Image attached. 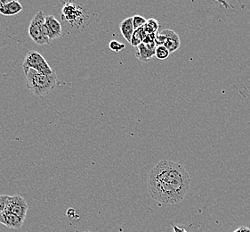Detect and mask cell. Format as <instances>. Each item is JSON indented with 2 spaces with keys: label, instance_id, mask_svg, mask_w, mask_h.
I'll use <instances>...</instances> for the list:
<instances>
[{
  "label": "cell",
  "instance_id": "obj_9",
  "mask_svg": "<svg viewBox=\"0 0 250 232\" xmlns=\"http://www.w3.org/2000/svg\"><path fill=\"white\" fill-rule=\"evenodd\" d=\"M45 25L49 30L51 41L60 38L62 32V27L60 22L54 15H47L45 18Z\"/></svg>",
  "mask_w": 250,
  "mask_h": 232
},
{
  "label": "cell",
  "instance_id": "obj_3",
  "mask_svg": "<svg viewBox=\"0 0 250 232\" xmlns=\"http://www.w3.org/2000/svg\"><path fill=\"white\" fill-rule=\"evenodd\" d=\"M61 18L70 30H79L85 27L88 15L85 12V7L79 3L66 1L62 8Z\"/></svg>",
  "mask_w": 250,
  "mask_h": 232
},
{
  "label": "cell",
  "instance_id": "obj_2",
  "mask_svg": "<svg viewBox=\"0 0 250 232\" xmlns=\"http://www.w3.org/2000/svg\"><path fill=\"white\" fill-rule=\"evenodd\" d=\"M57 84V75L55 71L51 75H44L34 69H30L26 74L27 89L37 96L48 95L55 90Z\"/></svg>",
  "mask_w": 250,
  "mask_h": 232
},
{
  "label": "cell",
  "instance_id": "obj_7",
  "mask_svg": "<svg viewBox=\"0 0 250 232\" xmlns=\"http://www.w3.org/2000/svg\"><path fill=\"white\" fill-rule=\"evenodd\" d=\"M23 222L24 220L18 217L17 215H15L12 212L5 211L2 214H0V223L9 229L19 230L23 225Z\"/></svg>",
  "mask_w": 250,
  "mask_h": 232
},
{
  "label": "cell",
  "instance_id": "obj_17",
  "mask_svg": "<svg viewBox=\"0 0 250 232\" xmlns=\"http://www.w3.org/2000/svg\"><path fill=\"white\" fill-rule=\"evenodd\" d=\"M8 197L9 196H7V195H0V214H2L5 211Z\"/></svg>",
  "mask_w": 250,
  "mask_h": 232
},
{
  "label": "cell",
  "instance_id": "obj_19",
  "mask_svg": "<svg viewBox=\"0 0 250 232\" xmlns=\"http://www.w3.org/2000/svg\"><path fill=\"white\" fill-rule=\"evenodd\" d=\"M7 0H0V10L4 7V5H5V4H7Z\"/></svg>",
  "mask_w": 250,
  "mask_h": 232
},
{
  "label": "cell",
  "instance_id": "obj_8",
  "mask_svg": "<svg viewBox=\"0 0 250 232\" xmlns=\"http://www.w3.org/2000/svg\"><path fill=\"white\" fill-rule=\"evenodd\" d=\"M45 62H46L45 58L43 57V56H41L40 53H38L36 51L29 52L26 55L23 64H22V68H23L24 73L27 74L30 69H34L36 66H39L42 63H45Z\"/></svg>",
  "mask_w": 250,
  "mask_h": 232
},
{
  "label": "cell",
  "instance_id": "obj_6",
  "mask_svg": "<svg viewBox=\"0 0 250 232\" xmlns=\"http://www.w3.org/2000/svg\"><path fill=\"white\" fill-rule=\"evenodd\" d=\"M29 210V206L26 202L25 199L21 196H13L8 197L5 211L12 212L18 217L25 220L27 216V212Z\"/></svg>",
  "mask_w": 250,
  "mask_h": 232
},
{
  "label": "cell",
  "instance_id": "obj_5",
  "mask_svg": "<svg viewBox=\"0 0 250 232\" xmlns=\"http://www.w3.org/2000/svg\"><path fill=\"white\" fill-rule=\"evenodd\" d=\"M156 42L158 46H164L170 53L178 50L181 45L180 37L172 30H164L158 33Z\"/></svg>",
  "mask_w": 250,
  "mask_h": 232
},
{
  "label": "cell",
  "instance_id": "obj_16",
  "mask_svg": "<svg viewBox=\"0 0 250 232\" xmlns=\"http://www.w3.org/2000/svg\"><path fill=\"white\" fill-rule=\"evenodd\" d=\"M109 46H110V50L114 51V52H117V53H119L120 51H122L125 48V44L120 43V42L117 41H110Z\"/></svg>",
  "mask_w": 250,
  "mask_h": 232
},
{
  "label": "cell",
  "instance_id": "obj_15",
  "mask_svg": "<svg viewBox=\"0 0 250 232\" xmlns=\"http://www.w3.org/2000/svg\"><path fill=\"white\" fill-rule=\"evenodd\" d=\"M146 23H147V20L145 19V17H143L141 15H136L135 16H133V23H134V27H135V30L144 27Z\"/></svg>",
  "mask_w": 250,
  "mask_h": 232
},
{
  "label": "cell",
  "instance_id": "obj_13",
  "mask_svg": "<svg viewBox=\"0 0 250 232\" xmlns=\"http://www.w3.org/2000/svg\"><path fill=\"white\" fill-rule=\"evenodd\" d=\"M160 26V23L158 21L151 18V19L147 20V23L144 26V29H145L146 34H155V33H158Z\"/></svg>",
  "mask_w": 250,
  "mask_h": 232
},
{
  "label": "cell",
  "instance_id": "obj_12",
  "mask_svg": "<svg viewBox=\"0 0 250 232\" xmlns=\"http://www.w3.org/2000/svg\"><path fill=\"white\" fill-rule=\"evenodd\" d=\"M146 35H147V34L145 33L144 27L139 28V29H136V30H135L134 34L132 36V39H131L130 41L131 45L133 46H135V47H137L138 46L144 42Z\"/></svg>",
  "mask_w": 250,
  "mask_h": 232
},
{
  "label": "cell",
  "instance_id": "obj_11",
  "mask_svg": "<svg viewBox=\"0 0 250 232\" xmlns=\"http://www.w3.org/2000/svg\"><path fill=\"white\" fill-rule=\"evenodd\" d=\"M22 11V5L18 1H8L7 4L0 10V14L4 15H15Z\"/></svg>",
  "mask_w": 250,
  "mask_h": 232
},
{
  "label": "cell",
  "instance_id": "obj_10",
  "mask_svg": "<svg viewBox=\"0 0 250 232\" xmlns=\"http://www.w3.org/2000/svg\"><path fill=\"white\" fill-rule=\"evenodd\" d=\"M135 27L133 23V17H128L125 20L122 21L120 23V31L121 34L124 37L125 41L130 43L132 36L135 32Z\"/></svg>",
  "mask_w": 250,
  "mask_h": 232
},
{
  "label": "cell",
  "instance_id": "obj_21",
  "mask_svg": "<svg viewBox=\"0 0 250 232\" xmlns=\"http://www.w3.org/2000/svg\"><path fill=\"white\" fill-rule=\"evenodd\" d=\"M240 232V228H239V229H238V230H236V231H234V232Z\"/></svg>",
  "mask_w": 250,
  "mask_h": 232
},
{
  "label": "cell",
  "instance_id": "obj_18",
  "mask_svg": "<svg viewBox=\"0 0 250 232\" xmlns=\"http://www.w3.org/2000/svg\"><path fill=\"white\" fill-rule=\"evenodd\" d=\"M172 226H173V229H174V232H186L185 229H183V228L177 227L176 225H174V224H172Z\"/></svg>",
  "mask_w": 250,
  "mask_h": 232
},
{
  "label": "cell",
  "instance_id": "obj_20",
  "mask_svg": "<svg viewBox=\"0 0 250 232\" xmlns=\"http://www.w3.org/2000/svg\"><path fill=\"white\" fill-rule=\"evenodd\" d=\"M240 232H250V228L240 227Z\"/></svg>",
  "mask_w": 250,
  "mask_h": 232
},
{
  "label": "cell",
  "instance_id": "obj_4",
  "mask_svg": "<svg viewBox=\"0 0 250 232\" xmlns=\"http://www.w3.org/2000/svg\"><path fill=\"white\" fill-rule=\"evenodd\" d=\"M45 18L46 16L45 13L40 11L36 14L34 18L30 22V26H29V35H30L31 40L35 42L38 45H45V40L42 36V31L41 28L43 25H45Z\"/></svg>",
  "mask_w": 250,
  "mask_h": 232
},
{
  "label": "cell",
  "instance_id": "obj_14",
  "mask_svg": "<svg viewBox=\"0 0 250 232\" xmlns=\"http://www.w3.org/2000/svg\"><path fill=\"white\" fill-rule=\"evenodd\" d=\"M171 53L164 46H158L155 51V56L160 60H166L168 58Z\"/></svg>",
  "mask_w": 250,
  "mask_h": 232
},
{
  "label": "cell",
  "instance_id": "obj_1",
  "mask_svg": "<svg viewBox=\"0 0 250 232\" xmlns=\"http://www.w3.org/2000/svg\"><path fill=\"white\" fill-rule=\"evenodd\" d=\"M190 174L176 162L162 160L150 170L147 187L153 200L162 205L182 202L190 187Z\"/></svg>",
  "mask_w": 250,
  "mask_h": 232
}]
</instances>
